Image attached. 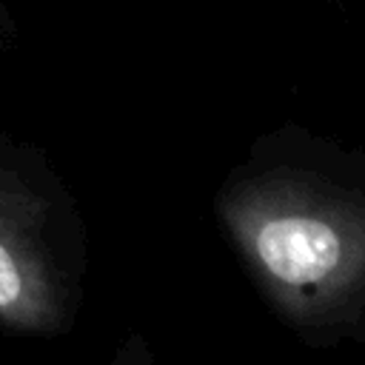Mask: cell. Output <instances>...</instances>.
<instances>
[{"instance_id":"7a4b0ae2","label":"cell","mask_w":365,"mask_h":365,"mask_svg":"<svg viewBox=\"0 0 365 365\" xmlns=\"http://www.w3.org/2000/svg\"><path fill=\"white\" fill-rule=\"evenodd\" d=\"M83 294V231L71 200L34 157L0 137V328L54 336Z\"/></svg>"},{"instance_id":"6da1fadb","label":"cell","mask_w":365,"mask_h":365,"mask_svg":"<svg viewBox=\"0 0 365 365\" xmlns=\"http://www.w3.org/2000/svg\"><path fill=\"white\" fill-rule=\"evenodd\" d=\"M214 211L288 331L317 348L365 342V154L305 131L265 134Z\"/></svg>"}]
</instances>
